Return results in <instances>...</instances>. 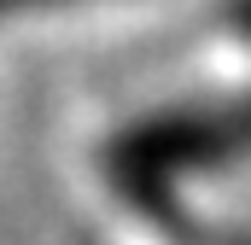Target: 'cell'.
I'll list each match as a JSON object with an SVG mask.
<instances>
[{
    "label": "cell",
    "instance_id": "obj_1",
    "mask_svg": "<svg viewBox=\"0 0 251 245\" xmlns=\"http://www.w3.org/2000/svg\"><path fill=\"white\" fill-rule=\"evenodd\" d=\"M6 6H35V0H0V12H6Z\"/></svg>",
    "mask_w": 251,
    "mask_h": 245
}]
</instances>
